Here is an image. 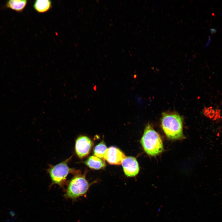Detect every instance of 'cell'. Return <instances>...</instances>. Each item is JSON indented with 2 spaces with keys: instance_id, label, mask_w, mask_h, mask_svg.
Returning a JSON list of instances; mask_svg holds the SVG:
<instances>
[{
  "instance_id": "cell-1",
  "label": "cell",
  "mask_w": 222,
  "mask_h": 222,
  "mask_svg": "<svg viewBox=\"0 0 222 222\" xmlns=\"http://www.w3.org/2000/svg\"><path fill=\"white\" fill-rule=\"evenodd\" d=\"M85 172L82 174L78 170L73 177L68 182L65 190L64 197L67 199L75 200L86 196L92 183H90L86 178Z\"/></svg>"
},
{
  "instance_id": "cell-2",
  "label": "cell",
  "mask_w": 222,
  "mask_h": 222,
  "mask_svg": "<svg viewBox=\"0 0 222 222\" xmlns=\"http://www.w3.org/2000/svg\"><path fill=\"white\" fill-rule=\"evenodd\" d=\"M161 121L162 128L168 139L179 140L184 138L183 120L179 114L173 112L163 113Z\"/></svg>"
},
{
  "instance_id": "cell-3",
  "label": "cell",
  "mask_w": 222,
  "mask_h": 222,
  "mask_svg": "<svg viewBox=\"0 0 222 222\" xmlns=\"http://www.w3.org/2000/svg\"><path fill=\"white\" fill-rule=\"evenodd\" d=\"M140 142L145 152L149 155L156 156L163 150L160 135L149 124L146 126Z\"/></svg>"
},
{
  "instance_id": "cell-4",
  "label": "cell",
  "mask_w": 222,
  "mask_h": 222,
  "mask_svg": "<svg viewBox=\"0 0 222 222\" xmlns=\"http://www.w3.org/2000/svg\"><path fill=\"white\" fill-rule=\"evenodd\" d=\"M73 157V155L64 161L55 165H49L47 172L51 178V186L57 185L64 188L68 182L67 178L69 174H75L78 170L70 167L68 163Z\"/></svg>"
},
{
  "instance_id": "cell-5",
  "label": "cell",
  "mask_w": 222,
  "mask_h": 222,
  "mask_svg": "<svg viewBox=\"0 0 222 222\" xmlns=\"http://www.w3.org/2000/svg\"><path fill=\"white\" fill-rule=\"evenodd\" d=\"M92 146V142L89 138L86 136L80 135L75 141V153L80 158L82 159L89 154Z\"/></svg>"
},
{
  "instance_id": "cell-6",
  "label": "cell",
  "mask_w": 222,
  "mask_h": 222,
  "mask_svg": "<svg viewBox=\"0 0 222 222\" xmlns=\"http://www.w3.org/2000/svg\"><path fill=\"white\" fill-rule=\"evenodd\" d=\"M126 156L119 149L114 146L107 148L104 156V159L112 165H120Z\"/></svg>"
},
{
  "instance_id": "cell-7",
  "label": "cell",
  "mask_w": 222,
  "mask_h": 222,
  "mask_svg": "<svg viewBox=\"0 0 222 222\" xmlns=\"http://www.w3.org/2000/svg\"><path fill=\"white\" fill-rule=\"evenodd\" d=\"M121 164L123 171L127 177L136 176L139 171V167L136 158L132 156H127L122 161Z\"/></svg>"
},
{
  "instance_id": "cell-8",
  "label": "cell",
  "mask_w": 222,
  "mask_h": 222,
  "mask_svg": "<svg viewBox=\"0 0 222 222\" xmlns=\"http://www.w3.org/2000/svg\"><path fill=\"white\" fill-rule=\"evenodd\" d=\"M27 2L26 0H10L6 2L4 7L21 13L26 7Z\"/></svg>"
},
{
  "instance_id": "cell-9",
  "label": "cell",
  "mask_w": 222,
  "mask_h": 222,
  "mask_svg": "<svg viewBox=\"0 0 222 222\" xmlns=\"http://www.w3.org/2000/svg\"><path fill=\"white\" fill-rule=\"evenodd\" d=\"M84 163L90 168L95 170H99L105 166V160L98 158L95 156H90Z\"/></svg>"
},
{
  "instance_id": "cell-10",
  "label": "cell",
  "mask_w": 222,
  "mask_h": 222,
  "mask_svg": "<svg viewBox=\"0 0 222 222\" xmlns=\"http://www.w3.org/2000/svg\"><path fill=\"white\" fill-rule=\"evenodd\" d=\"M52 2L49 0H37L35 1L33 7L38 12L43 13L47 12L51 7Z\"/></svg>"
},
{
  "instance_id": "cell-11",
  "label": "cell",
  "mask_w": 222,
  "mask_h": 222,
  "mask_svg": "<svg viewBox=\"0 0 222 222\" xmlns=\"http://www.w3.org/2000/svg\"><path fill=\"white\" fill-rule=\"evenodd\" d=\"M220 112V109H215L212 106L205 107L203 110L204 114L206 117L214 120L222 118Z\"/></svg>"
},
{
  "instance_id": "cell-12",
  "label": "cell",
  "mask_w": 222,
  "mask_h": 222,
  "mask_svg": "<svg viewBox=\"0 0 222 222\" xmlns=\"http://www.w3.org/2000/svg\"><path fill=\"white\" fill-rule=\"evenodd\" d=\"M107 149L106 145L103 140L95 147L93 150L94 156L104 159L105 154Z\"/></svg>"
},
{
  "instance_id": "cell-13",
  "label": "cell",
  "mask_w": 222,
  "mask_h": 222,
  "mask_svg": "<svg viewBox=\"0 0 222 222\" xmlns=\"http://www.w3.org/2000/svg\"><path fill=\"white\" fill-rule=\"evenodd\" d=\"M210 31L212 34H213L218 32V30L217 29L211 28L210 29Z\"/></svg>"
},
{
  "instance_id": "cell-14",
  "label": "cell",
  "mask_w": 222,
  "mask_h": 222,
  "mask_svg": "<svg viewBox=\"0 0 222 222\" xmlns=\"http://www.w3.org/2000/svg\"><path fill=\"white\" fill-rule=\"evenodd\" d=\"M211 35H210L209 36V37H208V41L207 43L204 45V47H207L210 44L211 41Z\"/></svg>"
}]
</instances>
